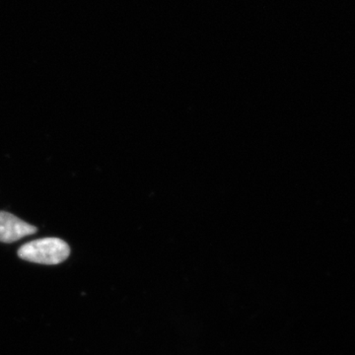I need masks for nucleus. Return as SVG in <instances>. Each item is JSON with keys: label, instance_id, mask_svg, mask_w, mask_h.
Here are the masks:
<instances>
[{"label": "nucleus", "instance_id": "f257e3e1", "mask_svg": "<svg viewBox=\"0 0 355 355\" xmlns=\"http://www.w3.org/2000/svg\"><path fill=\"white\" fill-rule=\"evenodd\" d=\"M70 248L60 238H43L26 243L18 250V257L22 260L40 265L55 266L67 260Z\"/></svg>", "mask_w": 355, "mask_h": 355}, {"label": "nucleus", "instance_id": "f03ea898", "mask_svg": "<svg viewBox=\"0 0 355 355\" xmlns=\"http://www.w3.org/2000/svg\"><path fill=\"white\" fill-rule=\"evenodd\" d=\"M38 229L7 211H0V242L11 244L26 236L36 234Z\"/></svg>", "mask_w": 355, "mask_h": 355}]
</instances>
